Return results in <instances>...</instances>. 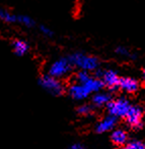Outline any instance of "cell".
Masks as SVG:
<instances>
[{"mask_svg": "<svg viewBox=\"0 0 145 149\" xmlns=\"http://www.w3.org/2000/svg\"><path fill=\"white\" fill-rule=\"evenodd\" d=\"M131 107H132V104L129 102L128 99H126L124 97H120L115 100H112L107 105L109 113L121 118H126Z\"/></svg>", "mask_w": 145, "mask_h": 149, "instance_id": "obj_3", "label": "cell"}, {"mask_svg": "<svg viewBox=\"0 0 145 149\" xmlns=\"http://www.w3.org/2000/svg\"><path fill=\"white\" fill-rule=\"evenodd\" d=\"M96 77L100 79L104 83V87H107L111 91H115V90L119 89V82H120V78H119L118 74L113 70H96Z\"/></svg>", "mask_w": 145, "mask_h": 149, "instance_id": "obj_5", "label": "cell"}, {"mask_svg": "<svg viewBox=\"0 0 145 149\" xmlns=\"http://www.w3.org/2000/svg\"><path fill=\"white\" fill-rule=\"evenodd\" d=\"M119 89L127 93H135L139 89V83L132 78H121L119 82Z\"/></svg>", "mask_w": 145, "mask_h": 149, "instance_id": "obj_9", "label": "cell"}, {"mask_svg": "<svg viewBox=\"0 0 145 149\" xmlns=\"http://www.w3.org/2000/svg\"><path fill=\"white\" fill-rule=\"evenodd\" d=\"M68 93L71 96L73 99L75 100H82L85 99L86 97L90 95L89 90L86 88L85 85L83 84H78V83H74L68 89Z\"/></svg>", "mask_w": 145, "mask_h": 149, "instance_id": "obj_7", "label": "cell"}, {"mask_svg": "<svg viewBox=\"0 0 145 149\" xmlns=\"http://www.w3.org/2000/svg\"><path fill=\"white\" fill-rule=\"evenodd\" d=\"M142 76H143V80H144V81H145V70H144V72H143Z\"/></svg>", "mask_w": 145, "mask_h": 149, "instance_id": "obj_21", "label": "cell"}, {"mask_svg": "<svg viewBox=\"0 0 145 149\" xmlns=\"http://www.w3.org/2000/svg\"><path fill=\"white\" fill-rule=\"evenodd\" d=\"M11 45H12V49H13V51H14V53L19 56H23V55H25V54H27L30 49L29 44L25 41L21 40V39L13 40Z\"/></svg>", "mask_w": 145, "mask_h": 149, "instance_id": "obj_12", "label": "cell"}, {"mask_svg": "<svg viewBox=\"0 0 145 149\" xmlns=\"http://www.w3.org/2000/svg\"><path fill=\"white\" fill-rule=\"evenodd\" d=\"M118 118L113 114H109L104 118H102L100 122H98L96 126V133H106L109 131L114 130L116 127Z\"/></svg>", "mask_w": 145, "mask_h": 149, "instance_id": "obj_8", "label": "cell"}, {"mask_svg": "<svg viewBox=\"0 0 145 149\" xmlns=\"http://www.w3.org/2000/svg\"><path fill=\"white\" fill-rule=\"evenodd\" d=\"M92 103L96 106H104L108 105L111 101H112V96L107 92H96L93 96H92Z\"/></svg>", "mask_w": 145, "mask_h": 149, "instance_id": "obj_11", "label": "cell"}, {"mask_svg": "<svg viewBox=\"0 0 145 149\" xmlns=\"http://www.w3.org/2000/svg\"><path fill=\"white\" fill-rule=\"evenodd\" d=\"M17 23L27 28H33L35 26V21L32 17L23 15H17Z\"/></svg>", "mask_w": 145, "mask_h": 149, "instance_id": "obj_14", "label": "cell"}, {"mask_svg": "<svg viewBox=\"0 0 145 149\" xmlns=\"http://www.w3.org/2000/svg\"><path fill=\"white\" fill-rule=\"evenodd\" d=\"M39 84L43 89L51 93L52 95L60 96L64 93L65 88L59 79L53 77L51 74H42L39 79Z\"/></svg>", "mask_w": 145, "mask_h": 149, "instance_id": "obj_2", "label": "cell"}, {"mask_svg": "<svg viewBox=\"0 0 145 149\" xmlns=\"http://www.w3.org/2000/svg\"><path fill=\"white\" fill-rule=\"evenodd\" d=\"M124 149H145V143L142 141L133 140L126 144Z\"/></svg>", "mask_w": 145, "mask_h": 149, "instance_id": "obj_17", "label": "cell"}, {"mask_svg": "<svg viewBox=\"0 0 145 149\" xmlns=\"http://www.w3.org/2000/svg\"><path fill=\"white\" fill-rule=\"evenodd\" d=\"M93 111V107L90 104H82L77 108V112L81 116H89Z\"/></svg>", "mask_w": 145, "mask_h": 149, "instance_id": "obj_18", "label": "cell"}, {"mask_svg": "<svg viewBox=\"0 0 145 149\" xmlns=\"http://www.w3.org/2000/svg\"><path fill=\"white\" fill-rule=\"evenodd\" d=\"M40 32H41L42 34H43L45 37H48V38H51L53 37L54 35V32L52 31L51 29H49L48 27H46V26H40Z\"/></svg>", "mask_w": 145, "mask_h": 149, "instance_id": "obj_19", "label": "cell"}, {"mask_svg": "<svg viewBox=\"0 0 145 149\" xmlns=\"http://www.w3.org/2000/svg\"><path fill=\"white\" fill-rule=\"evenodd\" d=\"M116 149H122V148H120V147H118V148H116Z\"/></svg>", "mask_w": 145, "mask_h": 149, "instance_id": "obj_22", "label": "cell"}, {"mask_svg": "<svg viewBox=\"0 0 145 149\" xmlns=\"http://www.w3.org/2000/svg\"><path fill=\"white\" fill-rule=\"evenodd\" d=\"M0 19L7 24L17 23V15H14V13H10L9 10L4 8L0 9Z\"/></svg>", "mask_w": 145, "mask_h": 149, "instance_id": "obj_13", "label": "cell"}, {"mask_svg": "<svg viewBox=\"0 0 145 149\" xmlns=\"http://www.w3.org/2000/svg\"><path fill=\"white\" fill-rule=\"evenodd\" d=\"M111 140L117 146H123V145L127 144V140H128V136L127 133L122 129H116L112 132L111 134Z\"/></svg>", "mask_w": 145, "mask_h": 149, "instance_id": "obj_10", "label": "cell"}, {"mask_svg": "<svg viewBox=\"0 0 145 149\" xmlns=\"http://www.w3.org/2000/svg\"><path fill=\"white\" fill-rule=\"evenodd\" d=\"M115 51H116L117 54L123 56V57H128V58H135L136 57L134 54L131 53V51L128 49V48L124 47V46H119V47L116 48Z\"/></svg>", "mask_w": 145, "mask_h": 149, "instance_id": "obj_16", "label": "cell"}, {"mask_svg": "<svg viewBox=\"0 0 145 149\" xmlns=\"http://www.w3.org/2000/svg\"><path fill=\"white\" fill-rule=\"evenodd\" d=\"M68 58L71 61L72 65L82 70H87V72L96 70L100 65V61L96 57L81 53V52H76V53L71 54Z\"/></svg>", "mask_w": 145, "mask_h": 149, "instance_id": "obj_1", "label": "cell"}, {"mask_svg": "<svg viewBox=\"0 0 145 149\" xmlns=\"http://www.w3.org/2000/svg\"><path fill=\"white\" fill-rule=\"evenodd\" d=\"M69 149H85V147L80 143H74L69 147Z\"/></svg>", "mask_w": 145, "mask_h": 149, "instance_id": "obj_20", "label": "cell"}, {"mask_svg": "<svg viewBox=\"0 0 145 149\" xmlns=\"http://www.w3.org/2000/svg\"><path fill=\"white\" fill-rule=\"evenodd\" d=\"M90 79V74H88L87 70H80L76 74V76L74 77L75 83L78 84H84L85 82H87Z\"/></svg>", "mask_w": 145, "mask_h": 149, "instance_id": "obj_15", "label": "cell"}, {"mask_svg": "<svg viewBox=\"0 0 145 149\" xmlns=\"http://www.w3.org/2000/svg\"><path fill=\"white\" fill-rule=\"evenodd\" d=\"M72 68H73V65H72L69 58H59L50 65L49 74L57 78V79H61L71 72Z\"/></svg>", "mask_w": 145, "mask_h": 149, "instance_id": "obj_4", "label": "cell"}, {"mask_svg": "<svg viewBox=\"0 0 145 149\" xmlns=\"http://www.w3.org/2000/svg\"><path fill=\"white\" fill-rule=\"evenodd\" d=\"M142 116H143V112L141 107H139L137 105H132L128 116H126V123L129 125V127H131L132 129H135V130L142 129L143 128Z\"/></svg>", "mask_w": 145, "mask_h": 149, "instance_id": "obj_6", "label": "cell"}]
</instances>
